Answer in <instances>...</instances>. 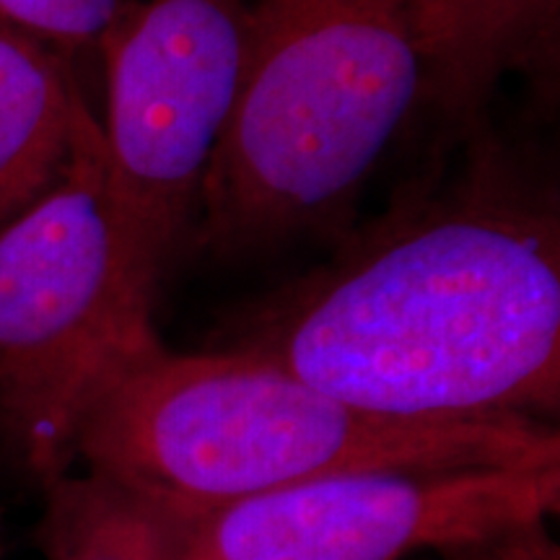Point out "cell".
I'll use <instances>...</instances> for the list:
<instances>
[{"mask_svg": "<svg viewBox=\"0 0 560 560\" xmlns=\"http://www.w3.org/2000/svg\"><path fill=\"white\" fill-rule=\"evenodd\" d=\"M330 260L229 325L335 400L400 420L527 418L560 405V215L548 179L478 120Z\"/></svg>", "mask_w": 560, "mask_h": 560, "instance_id": "obj_1", "label": "cell"}, {"mask_svg": "<svg viewBox=\"0 0 560 560\" xmlns=\"http://www.w3.org/2000/svg\"><path fill=\"white\" fill-rule=\"evenodd\" d=\"M556 465L558 429L542 420L374 416L247 350L161 340L104 387L73 444V467L182 522L348 470Z\"/></svg>", "mask_w": 560, "mask_h": 560, "instance_id": "obj_2", "label": "cell"}, {"mask_svg": "<svg viewBox=\"0 0 560 560\" xmlns=\"http://www.w3.org/2000/svg\"><path fill=\"white\" fill-rule=\"evenodd\" d=\"M433 0H255L240 100L187 234L240 255L346 234L412 115L436 104Z\"/></svg>", "mask_w": 560, "mask_h": 560, "instance_id": "obj_3", "label": "cell"}, {"mask_svg": "<svg viewBox=\"0 0 560 560\" xmlns=\"http://www.w3.org/2000/svg\"><path fill=\"white\" fill-rule=\"evenodd\" d=\"M164 265L91 117L60 179L0 229V446L39 488L73 467L104 387L159 342Z\"/></svg>", "mask_w": 560, "mask_h": 560, "instance_id": "obj_4", "label": "cell"}, {"mask_svg": "<svg viewBox=\"0 0 560 560\" xmlns=\"http://www.w3.org/2000/svg\"><path fill=\"white\" fill-rule=\"evenodd\" d=\"M560 511L556 467H371L187 522L182 560H408Z\"/></svg>", "mask_w": 560, "mask_h": 560, "instance_id": "obj_5", "label": "cell"}, {"mask_svg": "<svg viewBox=\"0 0 560 560\" xmlns=\"http://www.w3.org/2000/svg\"><path fill=\"white\" fill-rule=\"evenodd\" d=\"M249 0H143L100 50L102 143L164 260L190 234L240 100Z\"/></svg>", "mask_w": 560, "mask_h": 560, "instance_id": "obj_6", "label": "cell"}, {"mask_svg": "<svg viewBox=\"0 0 560 560\" xmlns=\"http://www.w3.org/2000/svg\"><path fill=\"white\" fill-rule=\"evenodd\" d=\"M91 117L73 62L0 21V229L60 179Z\"/></svg>", "mask_w": 560, "mask_h": 560, "instance_id": "obj_7", "label": "cell"}, {"mask_svg": "<svg viewBox=\"0 0 560 560\" xmlns=\"http://www.w3.org/2000/svg\"><path fill=\"white\" fill-rule=\"evenodd\" d=\"M441 42L436 104L452 122L480 117L509 70L535 66L556 39L558 0H433Z\"/></svg>", "mask_w": 560, "mask_h": 560, "instance_id": "obj_8", "label": "cell"}, {"mask_svg": "<svg viewBox=\"0 0 560 560\" xmlns=\"http://www.w3.org/2000/svg\"><path fill=\"white\" fill-rule=\"evenodd\" d=\"M42 495V560H182L187 522L102 475L70 467Z\"/></svg>", "mask_w": 560, "mask_h": 560, "instance_id": "obj_9", "label": "cell"}, {"mask_svg": "<svg viewBox=\"0 0 560 560\" xmlns=\"http://www.w3.org/2000/svg\"><path fill=\"white\" fill-rule=\"evenodd\" d=\"M143 0H0V21L75 62L102 45Z\"/></svg>", "mask_w": 560, "mask_h": 560, "instance_id": "obj_10", "label": "cell"}, {"mask_svg": "<svg viewBox=\"0 0 560 560\" xmlns=\"http://www.w3.org/2000/svg\"><path fill=\"white\" fill-rule=\"evenodd\" d=\"M444 560H560L558 545L548 535V522L511 527L482 540L439 552Z\"/></svg>", "mask_w": 560, "mask_h": 560, "instance_id": "obj_11", "label": "cell"}, {"mask_svg": "<svg viewBox=\"0 0 560 560\" xmlns=\"http://www.w3.org/2000/svg\"><path fill=\"white\" fill-rule=\"evenodd\" d=\"M0 560H3V522H0Z\"/></svg>", "mask_w": 560, "mask_h": 560, "instance_id": "obj_12", "label": "cell"}]
</instances>
